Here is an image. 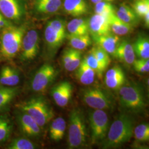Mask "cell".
<instances>
[{"label": "cell", "mask_w": 149, "mask_h": 149, "mask_svg": "<svg viewBox=\"0 0 149 149\" xmlns=\"http://www.w3.org/2000/svg\"><path fill=\"white\" fill-rule=\"evenodd\" d=\"M28 29L27 23L11 24L0 32V59L11 60L19 53L22 39Z\"/></svg>", "instance_id": "obj_1"}, {"label": "cell", "mask_w": 149, "mask_h": 149, "mask_svg": "<svg viewBox=\"0 0 149 149\" xmlns=\"http://www.w3.org/2000/svg\"><path fill=\"white\" fill-rule=\"evenodd\" d=\"M134 122L132 118L122 114L113 122L104 140L103 148H116L127 143L133 135Z\"/></svg>", "instance_id": "obj_2"}, {"label": "cell", "mask_w": 149, "mask_h": 149, "mask_svg": "<svg viewBox=\"0 0 149 149\" xmlns=\"http://www.w3.org/2000/svg\"><path fill=\"white\" fill-rule=\"evenodd\" d=\"M18 109L33 118L43 128L53 119V109L47 100L41 96L32 97L17 104Z\"/></svg>", "instance_id": "obj_3"}, {"label": "cell", "mask_w": 149, "mask_h": 149, "mask_svg": "<svg viewBox=\"0 0 149 149\" xmlns=\"http://www.w3.org/2000/svg\"><path fill=\"white\" fill-rule=\"evenodd\" d=\"M66 23L61 18L48 21L44 31L45 53L49 58L53 57L66 38Z\"/></svg>", "instance_id": "obj_4"}, {"label": "cell", "mask_w": 149, "mask_h": 149, "mask_svg": "<svg viewBox=\"0 0 149 149\" xmlns=\"http://www.w3.org/2000/svg\"><path fill=\"white\" fill-rule=\"evenodd\" d=\"M119 96L120 106L128 111L139 113L146 108L144 90L137 84H125L119 89Z\"/></svg>", "instance_id": "obj_5"}, {"label": "cell", "mask_w": 149, "mask_h": 149, "mask_svg": "<svg viewBox=\"0 0 149 149\" xmlns=\"http://www.w3.org/2000/svg\"><path fill=\"white\" fill-rule=\"evenodd\" d=\"M68 134L70 149H77L85 146L87 130L85 117L79 109H74L70 112Z\"/></svg>", "instance_id": "obj_6"}, {"label": "cell", "mask_w": 149, "mask_h": 149, "mask_svg": "<svg viewBox=\"0 0 149 149\" xmlns=\"http://www.w3.org/2000/svg\"><path fill=\"white\" fill-rule=\"evenodd\" d=\"M81 97L87 105L95 109L111 108L114 100L106 90L98 87H89L82 91Z\"/></svg>", "instance_id": "obj_7"}, {"label": "cell", "mask_w": 149, "mask_h": 149, "mask_svg": "<svg viewBox=\"0 0 149 149\" xmlns=\"http://www.w3.org/2000/svg\"><path fill=\"white\" fill-rule=\"evenodd\" d=\"M0 13L14 24H21L27 15V1L0 0Z\"/></svg>", "instance_id": "obj_8"}, {"label": "cell", "mask_w": 149, "mask_h": 149, "mask_svg": "<svg viewBox=\"0 0 149 149\" xmlns=\"http://www.w3.org/2000/svg\"><path fill=\"white\" fill-rule=\"evenodd\" d=\"M40 36L35 29H28L22 39L19 59L22 63L30 62L37 56L40 50Z\"/></svg>", "instance_id": "obj_9"}, {"label": "cell", "mask_w": 149, "mask_h": 149, "mask_svg": "<svg viewBox=\"0 0 149 149\" xmlns=\"http://www.w3.org/2000/svg\"><path fill=\"white\" fill-rule=\"evenodd\" d=\"M92 144L104 140L109 129V119L104 110L95 109L89 114Z\"/></svg>", "instance_id": "obj_10"}, {"label": "cell", "mask_w": 149, "mask_h": 149, "mask_svg": "<svg viewBox=\"0 0 149 149\" xmlns=\"http://www.w3.org/2000/svg\"><path fill=\"white\" fill-rule=\"evenodd\" d=\"M58 71L53 65L45 64L38 70L34 75L31 87L36 92H44L56 77Z\"/></svg>", "instance_id": "obj_11"}, {"label": "cell", "mask_w": 149, "mask_h": 149, "mask_svg": "<svg viewBox=\"0 0 149 149\" xmlns=\"http://www.w3.org/2000/svg\"><path fill=\"white\" fill-rule=\"evenodd\" d=\"M16 120L24 136L28 138H37L41 135V127L26 113L19 110L16 114Z\"/></svg>", "instance_id": "obj_12"}, {"label": "cell", "mask_w": 149, "mask_h": 149, "mask_svg": "<svg viewBox=\"0 0 149 149\" xmlns=\"http://www.w3.org/2000/svg\"><path fill=\"white\" fill-rule=\"evenodd\" d=\"M31 11L33 15L44 17L54 14L61 9L62 0H32Z\"/></svg>", "instance_id": "obj_13"}, {"label": "cell", "mask_w": 149, "mask_h": 149, "mask_svg": "<svg viewBox=\"0 0 149 149\" xmlns=\"http://www.w3.org/2000/svg\"><path fill=\"white\" fill-rule=\"evenodd\" d=\"M72 86L68 81L60 82L52 88L51 95L55 103L60 107L66 106L72 95Z\"/></svg>", "instance_id": "obj_14"}, {"label": "cell", "mask_w": 149, "mask_h": 149, "mask_svg": "<svg viewBox=\"0 0 149 149\" xmlns=\"http://www.w3.org/2000/svg\"><path fill=\"white\" fill-rule=\"evenodd\" d=\"M88 30L92 37L100 36L111 33L108 16L95 14L88 19Z\"/></svg>", "instance_id": "obj_15"}, {"label": "cell", "mask_w": 149, "mask_h": 149, "mask_svg": "<svg viewBox=\"0 0 149 149\" xmlns=\"http://www.w3.org/2000/svg\"><path fill=\"white\" fill-rule=\"evenodd\" d=\"M104 82L110 89L119 90L126 83V77L124 71L119 66H114L107 71Z\"/></svg>", "instance_id": "obj_16"}, {"label": "cell", "mask_w": 149, "mask_h": 149, "mask_svg": "<svg viewBox=\"0 0 149 149\" xmlns=\"http://www.w3.org/2000/svg\"><path fill=\"white\" fill-rule=\"evenodd\" d=\"M92 38L97 46L102 48L109 55L114 56L118 45L120 42L119 36L111 32L105 35Z\"/></svg>", "instance_id": "obj_17"}, {"label": "cell", "mask_w": 149, "mask_h": 149, "mask_svg": "<svg viewBox=\"0 0 149 149\" xmlns=\"http://www.w3.org/2000/svg\"><path fill=\"white\" fill-rule=\"evenodd\" d=\"M114 56L124 64L127 65H133L135 59V54L133 45L126 40L120 41Z\"/></svg>", "instance_id": "obj_18"}, {"label": "cell", "mask_w": 149, "mask_h": 149, "mask_svg": "<svg viewBox=\"0 0 149 149\" xmlns=\"http://www.w3.org/2000/svg\"><path fill=\"white\" fill-rule=\"evenodd\" d=\"M20 82V72L10 65H5L0 71V85L7 87H15Z\"/></svg>", "instance_id": "obj_19"}, {"label": "cell", "mask_w": 149, "mask_h": 149, "mask_svg": "<svg viewBox=\"0 0 149 149\" xmlns=\"http://www.w3.org/2000/svg\"><path fill=\"white\" fill-rule=\"evenodd\" d=\"M63 7L68 15L74 17L85 15L89 11L86 0H64Z\"/></svg>", "instance_id": "obj_20"}, {"label": "cell", "mask_w": 149, "mask_h": 149, "mask_svg": "<svg viewBox=\"0 0 149 149\" xmlns=\"http://www.w3.org/2000/svg\"><path fill=\"white\" fill-rule=\"evenodd\" d=\"M111 31L118 36H125L132 32L133 26L120 20L115 12L108 15Z\"/></svg>", "instance_id": "obj_21"}, {"label": "cell", "mask_w": 149, "mask_h": 149, "mask_svg": "<svg viewBox=\"0 0 149 149\" xmlns=\"http://www.w3.org/2000/svg\"><path fill=\"white\" fill-rule=\"evenodd\" d=\"M76 76L80 82L84 85H91L95 81L96 72L87 64L85 60H82L77 69Z\"/></svg>", "instance_id": "obj_22"}, {"label": "cell", "mask_w": 149, "mask_h": 149, "mask_svg": "<svg viewBox=\"0 0 149 149\" xmlns=\"http://www.w3.org/2000/svg\"><path fill=\"white\" fill-rule=\"evenodd\" d=\"M115 13L120 20L133 27L138 23L139 18L133 8L124 3L120 4L117 10H115Z\"/></svg>", "instance_id": "obj_23"}, {"label": "cell", "mask_w": 149, "mask_h": 149, "mask_svg": "<svg viewBox=\"0 0 149 149\" xmlns=\"http://www.w3.org/2000/svg\"><path fill=\"white\" fill-rule=\"evenodd\" d=\"M19 92L17 87L0 86V113L4 111L9 106Z\"/></svg>", "instance_id": "obj_24"}, {"label": "cell", "mask_w": 149, "mask_h": 149, "mask_svg": "<svg viewBox=\"0 0 149 149\" xmlns=\"http://www.w3.org/2000/svg\"><path fill=\"white\" fill-rule=\"evenodd\" d=\"M66 29L70 35H84L89 33L88 19L76 18L66 24Z\"/></svg>", "instance_id": "obj_25"}, {"label": "cell", "mask_w": 149, "mask_h": 149, "mask_svg": "<svg viewBox=\"0 0 149 149\" xmlns=\"http://www.w3.org/2000/svg\"><path fill=\"white\" fill-rule=\"evenodd\" d=\"M66 128V123L63 118L58 117L53 120L50 127L49 134L52 140L59 141L64 137Z\"/></svg>", "instance_id": "obj_26"}, {"label": "cell", "mask_w": 149, "mask_h": 149, "mask_svg": "<svg viewBox=\"0 0 149 149\" xmlns=\"http://www.w3.org/2000/svg\"><path fill=\"white\" fill-rule=\"evenodd\" d=\"M71 48L78 50L85 49L92 44L90 33L84 35H66Z\"/></svg>", "instance_id": "obj_27"}, {"label": "cell", "mask_w": 149, "mask_h": 149, "mask_svg": "<svg viewBox=\"0 0 149 149\" xmlns=\"http://www.w3.org/2000/svg\"><path fill=\"white\" fill-rule=\"evenodd\" d=\"M135 55L139 59H149V38L145 36L137 38L133 45Z\"/></svg>", "instance_id": "obj_28"}, {"label": "cell", "mask_w": 149, "mask_h": 149, "mask_svg": "<svg viewBox=\"0 0 149 149\" xmlns=\"http://www.w3.org/2000/svg\"><path fill=\"white\" fill-rule=\"evenodd\" d=\"M13 130L11 119L7 115L0 116V144H3L10 138Z\"/></svg>", "instance_id": "obj_29"}, {"label": "cell", "mask_w": 149, "mask_h": 149, "mask_svg": "<svg viewBox=\"0 0 149 149\" xmlns=\"http://www.w3.org/2000/svg\"><path fill=\"white\" fill-rule=\"evenodd\" d=\"M37 145L28 139L17 138L12 140L7 148L8 149H34Z\"/></svg>", "instance_id": "obj_30"}, {"label": "cell", "mask_w": 149, "mask_h": 149, "mask_svg": "<svg viewBox=\"0 0 149 149\" xmlns=\"http://www.w3.org/2000/svg\"><path fill=\"white\" fill-rule=\"evenodd\" d=\"M91 51L95 55L103 69L106 70L111 61L109 54L98 46L92 48Z\"/></svg>", "instance_id": "obj_31"}, {"label": "cell", "mask_w": 149, "mask_h": 149, "mask_svg": "<svg viewBox=\"0 0 149 149\" xmlns=\"http://www.w3.org/2000/svg\"><path fill=\"white\" fill-rule=\"evenodd\" d=\"M133 134L135 139L139 142H145L149 140V125L147 123H142L134 129Z\"/></svg>", "instance_id": "obj_32"}, {"label": "cell", "mask_w": 149, "mask_h": 149, "mask_svg": "<svg viewBox=\"0 0 149 149\" xmlns=\"http://www.w3.org/2000/svg\"><path fill=\"white\" fill-rule=\"evenodd\" d=\"M84 59L85 60L87 64L95 71L98 77H101L105 70L103 69V68L102 67L101 65L97 60L93 53L90 51L87 54V55L84 57Z\"/></svg>", "instance_id": "obj_33"}, {"label": "cell", "mask_w": 149, "mask_h": 149, "mask_svg": "<svg viewBox=\"0 0 149 149\" xmlns=\"http://www.w3.org/2000/svg\"><path fill=\"white\" fill-rule=\"evenodd\" d=\"M132 8L139 18H143L149 12V0H136Z\"/></svg>", "instance_id": "obj_34"}, {"label": "cell", "mask_w": 149, "mask_h": 149, "mask_svg": "<svg viewBox=\"0 0 149 149\" xmlns=\"http://www.w3.org/2000/svg\"><path fill=\"white\" fill-rule=\"evenodd\" d=\"M115 8L109 2H100L95 4V12L96 14L108 16L115 12Z\"/></svg>", "instance_id": "obj_35"}, {"label": "cell", "mask_w": 149, "mask_h": 149, "mask_svg": "<svg viewBox=\"0 0 149 149\" xmlns=\"http://www.w3.org/2000/svg\"><path fill=\"white\" fill-rule=\"evenodd\" d=\"M133 65L135 70L140 73H147L149 71V59H135Z\"/></svg>", "instance_id": "obj_36"}, {"label": "cell", "mask_w": 149, "mask_h": 149, "mask_svg": "<svg viewBox=\"0 0 149 149\" xmlns=\"http://www.w3.org/2000/svg\"><path fill=\"white\" fill-rule=\"evenodd\" d=\"M82 53L80 50H76L74 55L71 60L66 70L68 71H74L79 66L82 61Z\"/></svg>", "instance_id": "obj_37"}, {"label": "cell", "mask_w": 149, "mask_h": 149, "mask_svg": "<svg viewBox=\"0 0 149 149\" xmlns=\"http://www.w3.org/2000/svg\"><path fill=\"white\" fill-rule=\"evenodd\" d=\"M76 50V49L71 48H66L64 50V53L62 55L61 61H62V63L63 64L64 68L66 70L70 63L71 60L74 55Z\"/></svg>", "instance_id": "obj_38"}, {"label": "cell", "mask_w": 149, "mask_h": 149, "mask_svg": "<svg viewBox=\"0 0 149 149\" xmlns=\"http://www.w3.org/2000/svg\"><path fill=\"white\" fill-rule=\"evenodd\" d=\"M11 24H13V23L7 20L0 13V32L3 28L8 27Z\"/></svg>", "instance_id": "obj_39"}, {"label": "cell", "mask_w": 149, "mask_h": 149, "mask_svg": "<svg viewBox=\"0 0 149 149\" xmlns=\"http://www.w3.org/2000/svg\"><path fill=\"white\" fill-rule=\"evenodd\" d=\"M144 22L145 25L146 27L149 28V12H148L145 16H144Z\"/></svg>", "instance_id": "obj_40"}, {"label": "cell", "mask_w": 149, "mask_h": 149, "mask_svg": "<svg viewBox=\"0 0 149 149\" xmlns=\"http://www.w3.org/2000/svg\"><path fill=\"white\" fill-rule=\"evenodd\" d=\"M115 0H91V1L92 2V3L93 4H96L97 3L100 2H111L112 1H114Z\"/></svg>", "instance_id": "obj_41"}, {"label": "cell", "mask_w": 149, "mask_h": 149, "mask_svg": "<svg viewBox=\"0 0 149 149\" xmlns=\"http://www.w3.org/2000/svg\"><path fill=\"white\" fill-rule=\"evenodd\" d=\"M26 1H27V0H26ZM29 1H32V0H29Z\"/></svg>", "instance_id": "obj_42"}]
</instances>
